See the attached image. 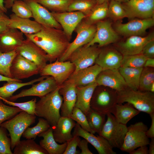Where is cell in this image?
Listing matches in <instances>:
<instances>
[{
    "label": "cell",
    "mask_w": 154,
    "mask_h": 154,
    "mask_svg": "<svg viewBox=\"0 0 154 154\" xmlns=\"http://www.w3.org/2000/svg\"><path fill=\"white\" fill-rule=\"evenodd\" d=\"M76 86L68 79L61 85L59 90L63 96V101L60 108L61 116L69 117L75 107L76 100Z\"/></svg>",
    "instance_id": "cell-22"
},
{
    "label": "cell",
    "mask_w": 154,
    "mask_h": 154,
    "mask_svg": "<svg viewBox=\"0 0 154 154\" xmlns=\"http://www.w3.org/2000/svg\"><path fill=\"white\" fill-rule=\"evenodd\" d=\"M53 131V127L51 126L48 130L38 135V137L43 138L39 141V145L48 154H63L67 146V142L58 144L54 137Z\"/></svg>",
    "instance_id": "cell-29"
},
{
    "label": "cell",
    "mask_w": 154,
    "mask_h": 154,
    "mask_svg": "<svg viewBox=\"0 0 154 154\" xmlns=\"http://www.w3.org/2000/svg\"><path fill=\"white\" fill-rule=\"evenodd\" d=\"M84 130L92 133H95L91 128L86 115L79 108L74 107L70 117Z\"/></svg>",
    "instance_id": "cell-44"
},
{
    "label": "cell",
    "mask_w": 154,
    "mask_h": 154,
    "mask_svg": "<svg viewBox=\"0 0 154 154\" xmlns=\"http://www.w3.org/2000/svg\"><path fill=\"white\" fill-rule=\"evenodd\" d=\"M0 99L5 104L18 107L29 114L35 115L36 104L37 102L36 98L27 102L21 103L14 102L3 98Z\"/></svg>",
    "instance_id": "cell-46"
},
{
    "label": "cell",
    "mask_w": 154,
    "mask_h": 154,
    "mask_svg": "<svg viewBox=\"0 0 154 154\" xmlns=\"http://www.w3.org/2000/svg\"><path fill=\"white\" fill-rule=\"evenodd\" d=\"M11 81H17L21 82H22L21 80H18L13 78L7 77L0 74V82L6 81L7 82Z\"/></svg>",
    "instance_id": "cell-56"
},
{
    "label": "cell",
    "mask_w": 154,
    "mask_h": 154,
    "mask_svg": "<svg viewBox=\"0 0 154 154\" xmlns=\"http://www.w3.org/2000/svg\"><path fill=\"white\" fill-rule=\"evenodd\" d=\"M123 57V55L114 46H106L101 48L95 63L103 70L118 69Z\"/></svg>",
    "instance_id": "cell-23"
},
{
    "label": "cell",
    "mask_w": 154,
    "mask_h": 154,
    "mask_svg": "<svg viewBox=\"0 0 154 154\" xmlns=\"http://www.w3.org/2000/svg\"><path fill=\"white\" fill-rule=\"evenodd\" d=\"M47 76L41 77L33 80L27 82L11 81L7 82L3 86L0 87V99L3 98L7 100L13 95L17 90L25 86L33 85L35 83L40 82L46 78Z\"/></svg>",
    "instance_id": "cell-33"
},
{
    "label": "cell",
    "mask_w": 154,
    "mask_h": 154,
    "mask_svg": "<svg viewBox=\"0 0 154 154\" xmlns=\"http://www.w3.org/2000/svg\"><path fill=\"white\" fill-rule=\"evenodd\" d=\"M95 25V34L91 41L85 45L86 46L98 44V46L101 48L120 40V35L115 30L110 21L105 19Z\"/></svg>",
    "instance_id": "cell-10"
},
{
    "label": "cell",
    "mask_w": 154,
    "mask_h": 154,
    "mask_svg": "<svg viewBox=\"0 0 154 154\" xmlns=\"http://www.w3.org/2000/svg\"><path fill=\"white\" fill-rule=\"evenodd\" d=\"M51 126L47 120L41 117L38 119V122L35 126L28 127L22 136L27 139L35 140L38 135L48 130Z\"/></svg>",
    "instance_id": "cell-38"
},
{
    "label": "cell",
    "mask_w": 154,
    "mask_h": 154,
    "mask_svg": "<svg viewBox=\"0 0 154 154\" xmlns=\"http://www.w3.org/2000/svg\"><path fill=\"white\" fill-rule=\"evenodd\" d=\"M144 67L154 68V58H148L145 62Z\"/></svg>",
    "instance_id": "cell-54"
},
{
    "label": "cell",
    "mask_w": 154,
    "mask_h": 154,
    "mask_svg": "<svg viewBox=\"0 0 154 154\" xmlns=\"http://www.w3.org/2000/svg\"><path fill=\"white\" fill-rule=\"evenodd\" d=\"M22 111L18 107L6 105L0 99V125Z\"/></svg>",
    "instance_id": "cell-45"
},
{
    "label": "cell",
    "mask_w": 154,
    "mask_h": 154,
    "mask_svg": "<svg viewBox=\"0 0 154 154\" xmlns=\"http://www.w3.org/2000/svg\"><path fill=\"white\" fill-rule=\"evenodd\" d=\"M2 12L1 10H0V13H1V12Z\"/></svg>",
    "instance_id": "cell-62"
},
{
    "label": "cell",
    "mask_w": 154,
    "mask_h": 154,
    "mask_svg": "<svg viewBox=\"0 0 154 154\" xmlns=\"http://www.w3.org/2000/svg\"><path fill=\"white\" fill-rule=\"evenodd\" d=\"M97 86L95 81L85 86H76L77 97L75 107L80 109L86 115L90 108L91 100Z\"/></svg>",
    "instance_id": "cell-27"
},
{
    "label": "cell",
    "mask_w": 154,
    "mask_h": 154,
    "mask_svg": "<svg viewBox=\"0 0 154 154\" xmlns=\"http://www.w3.org/2000/svg\"><path fill=\"white\" fill-rule=\"evenodd\" d=\"M137 149L131 151L130 154H148V149L147 145L142 146L138 147Z\"/></svg>",
    "instance_id": "cell-53"
},
{
    "label": "cell",
    "mask_w": 154,
    "mask_h": 154,
    "mask_svg": "<svg viewBox=\"0 0 154 154\" xmlns=\"http://www.w3.org/2000/svg\"><path fill=\"white\" fill-rule=\"evenodd\" d=\"M51 12L62 13L68 11L73 0H35Z\"/></svg>",
    "instance_id": "cell-35"
},
{
    "label": "cell",
    "mask_w": 154,
    "mask_h": 154,
    "mask_svg": "<svg viewBox=\"0 0 154 154\" xmlns=\"http://www.w3.org/2000/svg\"><path fill=\"white\" fill-rule=\"evenodd\" d=\"M15 0H5L4 1V3L5 7L7 9L11 8Z\"/></svg>",
    "instance_id": "cell-57"
},
{
    "label": "cell",
    "mask_w": 154,
    "mask_h": 154,
    "mask_svg": "<svg viewBox=\"0 0 154 154\" xmlns=\"http://www.w3.org/2000/svg\"><path fill=\"white\" fill-rule=\"evenodd\" d=\"M108 17L116 22L127 18L126 12L122 3L114 0H110L109 2Z\"/></svg>",
    "instance_id": "cell-40"
},
{
    "label": "cell",
    "mask_w": 154,
    "mask_h": 154,
    "mask_svg": "<svg viewBox=\"0 0 154 154\" xmlns=\"http://www.w3.org/2000/svg\"><path fill=\"white\" fill-rule=\"evenodd\" d=\"M109 2L97 4L90 14L84 20L90 24H96L98 22L108 17V8Z\"/></svg>",
    "instance_id": "cell-34"
},
{
    "label": "cell",
    "mask_w": 154,
    "mask_h": 154,
    "mask_svg": "<svg viewBox=\"0 0 154 154\" xmlns=\"http://www.w3.org/2000/svg\"><path fill=\"white\" fill-rule=\"evenodd\" d=\"M86 116L91 129L99 134L106 121V115L90 108Z\"/></svg>",
    "instance_id": "cell-37"
},
{
    "label": "cell",
    "mask_w": 154,
    "mask_h": 154,
    "mask_svg": "<svg viewBox=\"0 0 154 154\" xmlns=\"http://www.w3.org/2000/svg\"><path fill=\"white\" fill-rule=\"evenodd\" d=\"M32 85L31 88L22 90L18 94L13 95L7 100L14 102L19 98L28 96H37L41 98L60 86L52 77L48 76L38 83Z\"/></svg>",
    "instance_id": "cell-16"
},
{
    "label": "cell",
    "mask_w": 154,
    "mask_h": 154,
    "mask_svg": "<svg viewBox=\"0 0 154 154\" xmlns=\"http://www.w3.org/2000/svg\"><path fill=\"white\" fill-rule=\"evenodd\" d=\"M106 121L99 135L106 139L113 148L120 149L124 141L127 130L126 125L121 123L111 113L106 115Z\"/></svg>",
    "instance_id": "cell-6"
},
{
    "label": "cell",
    "mask_w": 154,
    "mask_h": 154,
    "mask_svg": "<svg viewBox=\"0 0 154 154\" xmlns=\"http://www.w3.org/2000/svg\"><path fill=\"white\" fill-rule=\"evenodd\" d=\"M9 28L17 29L24 34H32L39 32L42 25L35 20L29 18L20 17L13 13L9 16Z\"/></svg>",
    "instance_id": "cell-28"
},
{
    "label": "cell",
    "mask_w": 154,
    "mask_h": 154,
    "mask_svg": "<svg viewBox=\"0 0 154 154\" xmlns=\"http://www.w3.org/2000/svg\"><path fill=\"white\" fill-rule=\"evenodd\" d=\"M80 137L73 135L72 137L67 142V146L63 154H78L80 152L76 149L77 147L81 140Z\"/></svg>",
    "instance_id": "cell-48"
},
{
    "label": "cell",
    "mask_w": 154,
    "mask_h": 154,
    "mask_svg": "<svg viewBox=\"0 0 154 154\" xmlns=\"http://www.w3.org/2000/svg\"><path fill=\"white\" fill-rule=\"evenodd\" d=\"M23 34L17 29L9 28L0 35V51L7 52L16 50L24 40Z\"/></svg>",
    "instance_id": "cell-24"
},
{
    "label": "cell",
    "mask_w": 154,
    "mask_h": 154,
    "mask_svg": "<svg viewBox=\"0 0 154 154\" xmlns=\"http://www.w3.org/2000/svg\"><path fill=\"white\" fill-rule=\"evenodd\" d=\"M147 58L141 53L132 55H123L120 67L143 68Z\"/></svg>",
    "instance_id": "cell-42"
},
{
    "label": "cell",
    "mask_w": 154,
    "mask_h": 154,
    "mask_svg": "<svg viewBox=\"0 0 154 154\" xmlns=\"http://www.w3.org/2000/svg\"><path fill=\"white\" fill-rule=\"evenodd\" d=\"M16 50L18 53L35 64L40 71L49 61L46 53L33 42L28 38L25 39L22 44Z\"/></svg>",
    "instance_id": "cell-15"
},
{
    "label": "cell",
    "mask_w": 154,
    "mask_h": 154,
    "mask_svg": "<svg viewBox=\"0 0 154 154\" xmlns=\"http://www.w3.org/2000/svg\"><path fill=\"white\" fill-rule=\"evenodd\" d=\"M116 1L121 3H125L127 2L129 0H114Z\"/></svg>",
    "instance_id": "cell-61"
},
{
    "label": "cell",
    "mask_w": 154,
    "mask_h": 154,
    "mask_svg": "<svg viewBox=\"0 0 154 154\" xmlns=\"http://www.w3.org/2000/svg\"><path fill=\"white\" fill-rule=\"evenodd\" d=\"M96 29L95 24H90L84 19L82 20L74 31L77 34L75 38L72 42H70L67 48L58 60L66 61L69 59L71 54L76 49L88 43L93 38Z\"/></svg>",
    "instance_id": "cell-8"
},
{
    "label": "cell",
    "mask_w": 154,
    "mask_h": 154,
    "mask_svg": "<svg viewBox=\"0 0 154 154\" xmlns=\"http://www.w3.org/2000/svg\"><path fill=\"white\" fill-rule=\"evenodd\" d=\"M9 18L5 13H0V35L8 30L9 29Z\"/></svg>",
    "instance_id": "cell-50"
},
{
    "label": "cell",
    "mask_w": 154,
    "mask_h": 154,
    "mask_svg": "<svg viewBox=\"0 0 154 154\" xmlns=\"http://www.w3.org/2000/svg\"><path fill=\"white\" fill-rule=\"evenodd\" d=\"M103 69L95 64L73 73L68 78L76 86H84L95 81L100 73Z\"/></svg>",
    "instance_id": "cell-26"
},
{
    "label": "cell",
    "mask_w": 154,
    "mask_h": 154,
    "mask_svg": "<svg viewBox=\"0 0 154 154\" xmlns=\"http://www.w3.org/2000/svg\"><path fill=\"white\" fill-rule=\"evenodd\" d=\"M143 68L120 67L118 70L127 87L132 90H138L140 76Z\"/></svg>",
    "instance_id": "cell-31"
},
{
    "label": "cell",
    "mask_w": 154,
    "mask_h": 154,
    "mask_svg": "<svg viewBox=\"0 0 154 154\" xmlns=\"http://www.w3.org/2000/svg\"><path fill=\"white\" fill-rule=\"evenodd\" d=\"M110 0H96L97 4H99L106 2H109Z\"/></svg>",
    "instance_id": "cell-59"
},
{
    "label": "cell",
    "mask_w": 154,
    "mask_h": 154,
    "mask_svg": "<svg viewBox=\"0 0 154 154\" xmlns=\"http://www.w3.org/2000/svg\"><path fill=\"white\" fill-rule=\"evenodd\" d=\"M76 124L70 117L61 116L53 127V134L56 141L62 144L70 139L73 136L71 131Z\"/></svg>",
    "instance_id": "cell-25"
},
{
    "label": "cell",
    "mask_w": 154,
    "mask_h": 154,
    "mask_svg": "<svg viewBox=\"0 0 154 154\" xmlns=\"http://www.w3.org/2000/svg\"><path fill=\"white\" fill-rule=\"evenodd\" d=\"M97 4L96 0H73L69 7L68 11H80L86 17Z\"/></svg>",
    "instance_id": "cell-39"
},
{
    "label": "cell",
    "mask_w": 154,
    "mask_h": 154,
    "mask_svg": "<svg viewBox=\"0 0 154 154\" xmlns=\"http://www.w3.org/2000/svg\"><path fill=\"white\" fill-rule=\"evenodd\" d=\"M95 90L90 103L91 108L106 115L111 113L117 104V92L115 90L102 86Z\"/></svg>",
    "instance_id": "cell-5"
},
{
    "label": "cell",
    "mask_w": 154,
    "mask_h": 154,
    "mask_svg": "<svg viewBox=\"0 0 154 154\" xmlns=\"http://www.w3.org/2000/svg\"><path fill=\"white\" fill-rule=\"evenodd\" d=\"M151 140L150 141L149 144V147L148 150L149 154H154V138H151Z\"/></svg>",
    "instance_id": "cell-55"
},
{
    "label": "cell",
    "mask_w": 154,
    "mask_h": 154,
    "mask_svg": "<svg viewBox=\"0 0 154 154\" xmlns=\"http://www.w3.org/2000/svg\"><path fill=\"white\" fill-rule=\"evenodd\" d=\"M122 4L129 19L154 18V0H129Z\"/></svg>",
    "instance_id": "cell-13"
},
{
    "label": "cell",
    "mask_w": 154,
    "mask_h": 154,
    "mask_svg": "<svg viewBox=\"0 0 154 154\" xmlns=\"http://www.w3.org/2000/svg\"><path fill=\"white\" fill-rule=\"evenodd\" d=\"M150 91L153 92H154V83H153L150 87Z\"/></svg>",
    "instance_id": "cell-60"
},
{
    "label": "cell",
    "mask_w": 154,
    "mask_h": 154,
    "mask_svg": "<svg viewBox=\"0 0 154 154\" xmlns=\"http://www.w3.org/2000/svg\"><path fill=\"white\" fill-rule=\"evenodd\" d=\"M36 118L35 115L22 111L0 125L9 132L11 150L13 149L20 141L21 137L25 129L35 123Z\"/></svg>",
    "instance_id": "cell-4"
},
{
    "label": "cell",
    "mask_w": 154,
    "mask_h": 154,
    "mask_svg": "<svg viewBox=\"0 0 154 154\" xmlns=\"http://www.w3.org/2000/svg\"><path fill=\"white\" fill-rule=\"evenodd\" d=\"M17 53L16 50L7 52L0 51V74L12 78L10 68L12 62Z\"/></svg>",
    "instance_id": "cell-36"
},
{
    "label": "cell",
    "mask_w": 154,
    "mask_h": 154,
    "mask_svg": "<svg viewBox=\"0 0 154 154\" xmlns=\"http://www.w3.org/2000/svg\"><path fill=\"white\" fill-rule=\"evenodd\" d=\"M141 53L147 58H154V39L146 43Z\"/></svg>",
    "instance_id": "cell-49"
},
{
    "label": "cell",
    "mask_w": 154,
    "mask_h": 154,
    "mask_svg": "<svg viewBox=\"0 0 154 154\" xmlns=\"http://www.w3.org/2000/svg\"><path fill=\"white\" fill-rule=\"evenodd\" d=\"M101 50V48L95 44L89 46L85 45L75 50L69 58L75 66L73 73L93 65Z\"/></svg>",
    "instance_id": "cell-12"
},
{
    "label": "cell",
    "mask_w": 154,
    "mask_h": 154,
    "mask_svg": "<svg viewBox=\"0 0 154 154\" xmlns=\"http://www.w3.org/2000/svg\"><path fill=\"white\" fill-rule=\"evenodd\" d=\"M153 83L154 68L143 67L140 76L138 90L142 91H150L151 86Z\"/></svg>",
    "instance_id": "cell-41"
},
{
    "label": "cell",
    "mask_w": 154,
    "mask_h": 154,
    "mask_svg": "<svg viewBox=\"0 0 154 154\" xmlns=\"http://www.w3.org/2000/svg\"><path fill=\"white\" fill-rule=\"evenodd\" d=\"M75 70L74 64L70 61H60L58 59L46 65L39 71L41 76L52 77L59 86L69 78Z\"/></svg>",
    "instance_id": "cell-11"
},
{
    "label": "cell",
    "mask_w": 154,
    "mask_h": 154,
    "mask_svg": "<svg viewBox=\"0 0 154 154\" xmlns=\"http://www.w3.org/2000/svg\"><path fill=\"white\" fill-rule=\"evenodd\" d=\"M13 149V154H48L33 139L20 140Z\"/></svg>",
    "instance_id": "cell-32"
},
{
    "label": "cell",
    "mask_w": 154,
    "mask_h": 154,
    "mask_svg": "<svg viewBox=\"0 0 154 154\" xmlns=\"http://www.w3.org/2000/svg\"><path fill=\"white\" fill-rule=\"evenodd\" d=\"M47 54L49 61L58 59L67 48L70 40L62 29L42 26L38 32L24 34Z\"/></svg>",
    "instance_id": "cell-1"
},
{
    "label": "cell",
    "mask_w": 154,
    "mask_h": 154,
    "mask_svg": "<svg viewBox=\"0 0 154 154\" xmlns=\"http://www.w3.org/2000/svg\"><path fill=\"white\" fill-rule=\"evenodd\" d=\"M74 128L72 135H77L86 140L94 147L99 154H116L109 142L103 137L100 135L96 136L84 130L77 123Z\"/></svg>",
    "instance_id": "cell-21"
},
{
    "label": "cell",
    "mask_w": 154,
    "mask_h": 154,
    "mask_svg": "<svg viewBox=\"0 0 154 154\" xmlns=\"http://www.w3.org/2000/svg\"><path fill=\"white\" fill-rule=\"evenodd\" d=\"M147 129V126L141 121L130 125L127 127L123 143L120 149L129 153L139 147L149 145L150 140L146 135Z\"/></svg>",
    "instance_id": "cell-7"
},
{
    "label": "cell",
    "mask_w": 154,
    "mask_h": 154,
    "mask_svg": "<svg viewBox=\"0 0 154 154\" xmlns=\"http://www.w3.org/2000/svg\"><path fill=\"white\" fill-rule=\"evenodd\" d=\"M61 86L40 98L36 104L35 115L44 119L53 127L61 116L60 111L63 99L59 92Z\"/></svg>",
    "instance_id": "cell-2"
},
{
    "label": "cell",
    "mask_w": 154,
    "mask_h": 154,
    "mask_svg": "<svg viewBox=\"0 0 154 154\" xmlns=\"http://www.w3.org/2000/svg\"><path fill=\"white\" fill-rule=\"evenodd\" d=\"M4 0H0V10L4 13H6L7 9L5 7Z\"/></svg>",
    "instance_id": "cell-58"
},
{
    "label": "cell",
    "mask_w": 154,
    "mask_h": 154,
    "mask_svg": "<svg viewBox=\"0 0 154 154\" xmlns=\"http://www.w3.org/2000/svg\"><path fill=\"white\" fill-rule=\"evenodd\" d=\"M98 86L109 87L119 92L128 87L118 69L102 70L95 81Z\"/></svg>",
    "instance_id": "cell-19"
},
{
    "label": "cell",
    "mask_w": 154,
    "mask_h": 154,
    "mask_svg": "<svg viewBox=\"0 0 154 154\" xmlns=\"http://www.w3.org/2000/svg\"><path fill=\"white\" fill-rule=\"evenodd\" d=\"M154 25V18H134L123 23L121 20L115 22L113 27L120 35L127 37L132 36H144L147 30Z\"/></svg>",
    "instance_id": "cell-9"
},
{
    "label": "cell",
    "mask_w": 154,
    "mask_h": 154,
    "mask_svg": "<svg viewBox=\"0 0 154 154\" xmlns=\"http://www.w3.org/2000/svg\"><path fill=\"white\" fill-rule=\"evenodd\" d=\"M140 112L132 105L126 103L124 104H117L114 107L112 114L118 121L126 125L130 120Z\"/></svg>",
    "instance_id": "cell-30"
},
{
    "label": "cell",
    "mask_w": 154,
    "mask_h": 154,
    "mask_svg": "<svg viewBox=\"0 0 154 154\" xmlns=\"http://www.w3.org/2000/svg\"><path fill=\"white\" fill-rule=\"evenodd\" d=\"M117 104L129 103L140 112L154 113V93L134 90L128 87L117 92Z\"/></svg>",
    "instance_id": "cell-3"
},
{
    "label": "cell",
    "mask_w": 154,
    "mask_h": 154,
    "mask_svg": "<svg viewBox=\"0 0 154 154\" xmlns=\"http://www.w3.org/2000/svg\"><path fill=\"white\" fill-rule=\"evenodd\" d=\"M151 119V124L149 128L146 131V135L149 138H154V113L150 115Z\"/></svg>",
    "instance_id": "cell-52"
},
{
    "label": "cell",
    "mask_w": 154,
    "mask_h": 154,
    "mask_svg": "<svg viewBox=\"0 0 154 154\" xmlns=\"http://www.w3.org/2000/svg\"><path fill=\"white\" fill-rule=\"evenodd\" d=\"M51 13L70 40L77 26L86 17L82 13L78 11Z\"/></svg>",
    "instance_id": "cell-18"
},
{
    "label": "cell",
    "mask_w": 154,
    "mask_h": 154,
    "mask_svg": "<svg viewBox=\"0 0 154 154\" xmlns=\"http://www.w3.org/2000/svg\"><path fill=\"white\" fill-rule=\"evenodd\" d=\"M11 8L13 13L18 17L23 18H33L29 8L23 0H15Z\"/></svg>",
    "instance_id": "cell-43"
},
{
    "label": "cell",
    "mask_w": 154,
    "mask_h": 154,
    "mask_svg": "<svg viewBox=\"0 0 154 154\" xmlns=\"http://www.w3.org/2000/svg\"><path fill=\"white\" fill-rule=\"evenodd\" d=\"M88 142L85 139H81L78 144L79 147L81 150L80 154H93L88 148Z\"/></svg>",
    "instance_id": "cell-51"
},
{
    "label": "cell",
    "mask_w": 154,
    "mask_h": 154,
    "mask_svg": "<svg viewBox=\"0 0 154 154\" xmlns=\"http://www.w3.org/2000/svg\"><path fill=\"white\" fill-rule=\"evenodd\" d=\"M125 40H119L114 44V46L123 55L140 54L145 45L154 39V34L152 32L144 36H132Z\"/></svg>",
    "instance_id": "cell-14"
},
{
    "label": "cell",
    "mask_w": 154,
    "mask_h": 154,
    "mask_svg": "<svg viewBox=\"0 0 154 154\" xmlns=\"http://www.w3.org/2000/svg\"><path fill=\"white\" fill-rule=\"evenodd\" d=\"M39 71L35 64L18 53L14 59L10 68L12 78L18 80L37 74Z\"/></svg>",
    "instance_id": "cell-17"
},
{
    "label": "cell",
    "mask_w": 154,
    "mask_h": 154,
    "mask_svg": "<svg viewBox=\"0 0 154 154\" xmlns=\"http://www.w3.org/2000/svg\"><path fill=\"white\" fill-rule=\"evenodd\" d=\"M11 145V139L7 136V129L0 126V154H13Z\"/></svg>",
    "instance_id": "cell-47"
},
{
    "label": "cell",
    "mask_w": 154,
    "mask_h": 154,
    "mask_svg": "<svg viewBox=\"0 0 154 154\" xmlns=\"http://www.w3.org/2000/svg\"><path fill=\"white\" fill-rule=\"evenodd\" d=\"M23 1L29 6L32 12L33 18L37 22L43 26L62 29L51 12L44 6L35 0Z\"/></svg>",
    "instance_id": "cell-20"
}]
</instances>
